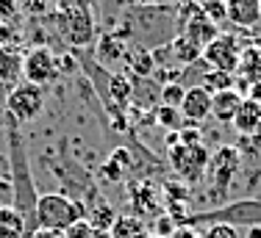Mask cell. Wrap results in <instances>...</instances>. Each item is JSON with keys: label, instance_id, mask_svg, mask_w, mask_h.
<instances>
[{"label": "cell", "instance_id": "8992f818", "mask_svg": "<svg viewBox=\"0 0 261 238\" xmlns=\"http://www.w3.org/2000/svg\"><path fill=\"white\" fill-rule=\"evenodd\" d=\"M239 58H242V50L233 34H220L211 45L203 47V61L208 64V70L233 75V70H239Z\"/></svg>", "mask_w": 261, "mask_h": 238}, {"label": "cell", "instance_id": "7c38bea8", "mask_svg": "<svg viewBox=\"0 0 261 238\" xmlns=\"http://www.w3.org/2000/svg\"><path fill=\"white\" fill-rule=\"evenodd\" d=\"M233 128L239 130L245 139H250V136H256L261 130V105L256 103V100L245 97L242 100V105L236 108V116H233Z\"/></svg>", "mask_w": 261, "mask_h": 238}, {"label": "cell", "instance_id": "5b68a950", "mask_svg": "<svg viewBox=\"0 0 261 238\" xmlns=\"http://www.w3.org/2000/svg\"><path fill=\"white\" fill-rule=\"evenodd\" d=\"M189 222H222V224H250V227H261V199H242V202H231L225 208L214 211V214H197Z\"/></svg>", "mask_w": 261, "mask_h": 238}, {"label": "cell", "instance_id": "6da1fadb", "mask_svg": "<svg viewBox=\"0 0 261 238\" xmlns=\"http://www.w3.org/2000/svg\"><path fill=\"white\" fill-rule=\"evenodd\" d=\"M86 219V208L64 194H42L34 208V230H53L64 233L75 222Z\"/></svg>", "mask_w": 261, "mask_h": 238}, {"label": "cell", "instance_id": "d6986e66", "mask_svg": "<svg viewBox=\"0 0 261 238\" xmlns=\"http://www.w3.org/2000/svg\"><path fill=\"white\" fill-rule=\"evenodd\" d=\"M125 42H122L120 34H109L100 39V45H97V58L100 61H117V58H125Z\"/></svg>", "mask_w": 261, "mask_h": 238}, {"label": "cell", "instance_id": "9a60e30c", "mask_svg": "<svg viewBox=\"0 0 261 238\" xmlns=\"http://www.w3.org/2000/svg\"><path fill=\"white\" fill-rule=\"evenodd\" d=\"M109 238H153L147 233V224L136 216H117L109 230Z\"/></svg>", "mask_w": 261, "mask_h": 238}, {"label": "cell", "instance_id": "8fae6325", "mask_svg": "<svg viewBox=\"0 0 261 238\" xmlns=\"http://www.w3.org/2000/svg\"><path fill=\"white\" fill-rule=\"evenodd\" d=\"M228 22L250 31L261 22V0H228Z\"/></svg>", "mask_w": 261, "mask_h": 238}, {"label": "cell", "instance_id": "cb8c5ba5", "mask_svg": "<svg viewBox=\"0 0 261 238\" xmlns=\"http://www.w3.org/2000/svg\"><path fill=\"white\" fill-rule=\"evenodd\" d=\"M111 97L117 103H128L130 100V80L125 75H111Z\"/></svg>", "mask_w": 261, "mask_h": 238}, {"label": "cell", "instance_id": "4316f807", "mask_svg": "<svg viewBox=\"0 0 261 238\" xmlns=\"http://www.w3.org/2000/svg\"><path fill=\"white\" fill-rule=\"evenodd\" d=\"M203 238H239V230L231 227V224L217 222V224H211V227L206 230V235H203Z\"/></svg>", "mask_w": 261, "mask_h": 238}, {"label": "cell", "instance_id": "836d02e7", "mask_svg": "<svg viewBox=\"0 0 261 238\" xmlns=\"http://www.w3.org/2000/svg\"><path fill=\"white\" fill-rule=\"evenodd\" d=\"M139 3H147V0H139Z\"/></svg>", "mask_w": 261, "mask_h": 238}, {"label": "cell", "instance_id": "ba28073f", "mask_svg": "<svg viewBox=\"0 0 261 238\" xmlns=\"http://www.w3.org/2000/svg\"><path fill=\"white\" fill-rule=\"evenodd\" d=\"M184 36H186L189 42H195V45L203 50L206 45H211V42L220 36V28H217V25L200 11V6L195 3V6H192V9L184 14Z\"/></svg>", "mask_w": 261, "mask_h": 238}, {"label": "cell", "instance_id": "ac0fdd59", "mask_svg": "<svg viewBox=\"0 0 261 238\" xmlns=\"http://www.w3.org/2000/svg\"><path fill=\"white\" fill-rule=\"evenodd\" d=\"M170 55L178 61V64H184V67H192L195 61H203V50L195 45V42H189L186 36L181 34V36H175V39L170 42Z\"/></svg>", "mask_w": 261, "mask_h": 238}, {"label": "cell", "instance_id": "d6a6232c", "mask_svg": "<svg viewBox=\"0 0 261 238\" xmlns=\"http://www.w3.org/2000/svg\"><path fill=\"white\" fill-rule=\"evenodd\" d=\"M6 166H9V164H6V158L0 155V177H6V174H3V172H6Z\"/></svg>", "mask_w": 261, "mask_h": 238}, {"label": "cell", "instance_id": "1f68e13d", "mask_svg": "<svg viewBox=\"0 0 261 238\" xmlns=\"http://www.w3.org/2000/svg\"><path fill=\"white\" fill-rule=\"evenodd\" d=\"M247 238H261V227L256 224V227H247Z\"/></svg>", "mask_w": 261, "mask_h": 238}, {"label": "cell", "instance_id": "83f0119b", "mask_svg": "<svg viewBox=\"0 0 261 238\" xmlns=\"http://www.w3.org/2000/svg\"><path fill=\"white\" fill-rule=\"evenodd\" d=\"M178 139H181V144H203V133L197 125H192V128L178 130Z\"/></svg>", "mask_w": 261, "mask_h": 238}, {"label": "cell", "instance_id": "277c9868", "mask_svg": "<svg viewBox=\"0 0 261 238\" xmlns=\"http://www.w3.org/2000/svg\"><path fill=\"white\" fill-rule=\"evenodd\" d=\"M45 108V89L34 83H17L6 95V111L11 122H31Z\"/></svg>", "mask_w": 261, "mask_h": 238}, {"label": "cell", "instance_id": "e0dca14e", "mask_svg": "<svg viewBox=\"0 0 261 238\" xmlns=\"http://www.w3.org/2000/svg\"><path fill=\"white\" fill-rule=\"evenodd\" d=\"M125 64H128V70L134 75H139V78H147V75H153V70H156V58H153V53L147 47H128L125 50Z\"/></svg>", "mask_w": 261, "mask_h": 238}, {"label": "cell", "instance_id": "d4e9b609", "mask_svg": "<svg viewBox=\"0 0 261 238\" xmlns=\"http://www.w3.org/2000/svg\"><path fill=\"white\" fill-rule=\"evenodd\" d=\"M14 180L11 177H0V208H14Z\"/></svg>", "mask_w": 261, "mask_h": 238}, {"label": "cell", "instance_id": "4dcf8cb0", "mask_svg": "<svg viewBox=\"0 0 261 238\" xmlns=\"http://www.w3.org/2000/svg\"><path fill=\"white\" fill-rule=\"evenodd\" d=\"M170 6H172V9H178V14H186V11H189L192 9V6H195V0H170Z\"/></svg>", "mask_w": 261, "mask_h": 238}, {"label": "cell", "instance_id": "2e32d148", "mask_svg": "<svg viewBox=\"0 0 261 238\" xmlns=\"http://www.w3.org/2000/svg\"><path fill=\"white\" fill-rule=\"evenodd\" d=\"M22 75V55L11 45H0V83H14Z\"/></svg>", "mask_w": 261, "mask_h": 238}, {"label": "cell", "instance_id": "44dd1931", "mask_svg": "<svg viewBox=\"0 0 261 238\" xmlns=\"http://www.w3.org/2000/svg\"><path fill=\"white\" fill-rule=\"evenodd\" d=\"M197 6H200V11L217 25V28H220L222 22H228V0H200Z\"/></svg>", "mask_w": 261, "mask_h": 238}, {"label": "cell", "instance_id": "30bf717a", "mask_svg": "<svg viewBox=\"0 0 261 238\" xmlns=\"http://www.w3.org/2000/svg\"><path fill=\"white\" fill-rule=\"evenodd\" d=\"M236 169H239V150L236 147H220L208 161L211 183H214L217 189H225V186L236 177Z\"/></svg>", "mask_w": 261, "mask_h": 238}, {"label": "cell", "instance_id": "f1b7e54d", "mask_svg": "<svg viewBox=\"0 0 261 238\" xmlns=\"http://www.w3.org/2000/svg\"><path fill=\"white\" fill-rule=\"evenodd\" d=\"M59 70L61 72H75L78 70V61L72 58V55H61V58H59Z\"/></svg>", "mask_w": 261, "mask_h": 238}, {"label": "cell", "instance_id": "484cf974", "mask_svg": "<svg viewBox=\"0 0 261 238\" xmlns=\"http://www.w3.org/2000/svg\"><path fill=\"white\" fill-rule=\"evenodd\" d=\"M64 238H95V227L89 224V219H81V222L64 230Z\"/></svg>", "mask_w": 261, "mask_h": 238}, {"label": "cell", "instance_id": "f546056e", "mask_svg": "<svg viewBox=\"0 0 261 238\" xmlns=\"http://www.w3.org/2000/svg\"><path fill=\"white\" fill-rule=\"evenodd\" d=\"M25 238H64V233H53V230H31Z\"/></svg>", "mask_w": 261, "mask_h": 238}, {"label": "cell", "instance_id": "603a6c76", "mask_svg": "<svg viewBox=\"0 0 261 238\" xmlns=\"http://www.w3.org/2000/svg\"><path fill=\"white\" fill-rule=\"evenodd\" d=\"M184 95H186V89L181 83H164V89H161V103L170 105V108H181Z\"/></svg>", "mask_w": 261, "mask_h": 238}, {"label": "cell", "instance_id": "52a82bcc", "mask_svg": "<svg viewBox=\"0 0 261 238\" xmlns=\"http://www.w3.org/2000/svg\"><path fill=\"white\" fill-rule=\"evenodd\" d=\"M56 75H59V58L47 47H34L28 55H22V78H25V83H34L42 89V86L53 83Z\"/></svg>", "mask_w": 261, "mask_h": 238}, {"label": "cell", "instance_id": "3957f363", "mask_svg": "<svg viewBox=\"0 0 261 238\" xmlns=\"http://www.w3.org/2000/svg\"><path fill=\"white\" fill-rule=\"evenodd\" d=\"M211 153L203 144H178L170 150V166L184 183H197L208 172Z\"/></svg>", "mask_w": 261, "mask_h": 238}, {"label": "cell", "instance_id": "7402d4cb", "mask_svg": "<svg viewBox=\"0 0 261 238\" xmlns=\"http://www.w3.org/2000/svg\"><path fill=\"white\" fill-rule=\"evenodd\" d=\"M156 125H161V128L170 133V130H178V125H181V111L178 108H170V105H161V108H156Z\"/></svg>", "mask_w": 261, "mask_h": 238}, {"label": "cell", "instance_id": "7a4b0ae2", "mask_svg": "<svg viewBox=\"0 0 261 238\" xmlns=\"http://www.w3.org/2000/svg\"><path fill=\"white\" fill-rule=\"evenodd\" d=\"M56 14L64 39L75 47H84L95 36V17H92V0H56Z\"/></svg>", "mask_w": 261, "mask_h": 238}, {"label": "cell", "instance_id": "9c48e42d", "mask_svg": "<svg viewBox=\"0 0 261 238\" xmlns=\"http://www.w3.org/2000/svg\"><path fill=\"white\" fill-rule=\"evenodd\" d=\"M178 111H181V116L189 125H197V128H200L206 119H211V95L203 86H189Z\"/></svg>", "mask_w": 261, "mask_h": 238}, {"label": "cell", "instance_id": "4fadbf2b", "mask_svg": "<svg viewBox=\"0 0 261 238\" xmlns=\"http://www.w3.org/2000/svg\"><path fill=\"white\" fill-rule=\"evenodd\" d=\"M242 92L236 89H225V92H217V95H211V116L217 119V122H233L236 116V108L242 105Z\"/></svg>", "mask_w": 261, "mask_h": 238}, {"label": "cell", "instance_id": "ffe728a7", "mask_svg": "<svg viewBox=\"0 0 261 238\" xmlns=\"http://www.w3.org/2000/svg\"><path fill=\"white\" fill-rule=\"evenodd\" d=\"M197 86H203L208 95H217V92L233 89V75L220 72V70H208V72H203V78H200V83H197Z\"/></svg>", "mask_w": 261, "mask_h": 238}, {"label": "cell", "instance_id": "5bb4252c", "mask_svg": "<svg viewBox=\"0 0 261 238\" xmlns=\"http://www.w3.org/2000/svg\"><path fill=\"white\" fill-rule=\"evenodd\" d=\"M31 233L28 222L17 208H0V238H25Z\"/></svg>", "mask_w": 261, "mask_h": 238}]
</instances>
